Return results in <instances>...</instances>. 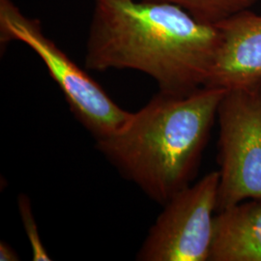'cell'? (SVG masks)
<instances>
[{"label": "cell", "instance_id": "4", "mask_svg": "<svg viewBox=\"0 0 261 261\" xmlns=\"http://www.w3.org/2000/svg\"><path fill=\"white\" fill-rule=\"evenodd\" d=\"M217 120L219 212L246 199L261 200V77L227 88Z\"/></svg>", "mask_w": 261, "mask_h": 261}, {"label": "cell", "instance_id": "7", "mask_svg": "<svg viewBox=\"0 0 261 261\" xmlns=\"http://www.w3.org/2000/svg\"><path fill=\"white\" fill-rule=\"evenodd\" d=\"M209 260L261 261V200L217 212Z\"/></svg>", "mask_w": 261, "mask_h": 261}, {"label": "cell", "instance_id": "10", "mask_svg": "<svg viewBox=\"0 0 261 261\" xmlns=\"http://www.w3.org/2000/svg\"><path fill=\"white\" fill-rule=\"evenodd\" d=\"M0 260L18 261L19 260V257L10 245L2 241L0 243Z\"/></svg>", "mask_w": 261, "mask_h": 261}, {"label": "cell", "instance_id": "3", "mask_svg": "<svg viewBox=\"0 0 261 261\" xmlns=\"http://www.w3.org/2000/svg\"><path fill=\"white\" fill-rule=\"evenodd\" d=\"M0 41L2 45L21 42L40 57L75 119L95 140L112 135L129 118L130 112L115 103L100 84L46 36L38 19L28 18L12 0H0Z\"/></svg>", "mask_w": 261, "mask_h": 261}, {"label": "cell", "instance_id": "2", "mask_svg": "<svg viewBox=\"0 0 261 261\" xmlns=\"http://www.w3.org/2000/svg\"><path fill=\"white\" fill-rule=\"evenodd\" d=\"M226 89L159 91L96 148L122 175L164 205L196 176Z\"/></svg>", "mask_w": 261, "mask_h": 261}, {"label": "cell", "instance_id": "9", "mask_svg": "<svg viewBox=\"0 0 261 261\" xmlns=\"http://www.w3.org/2000/svg\"><path fill=\"white\" fill-rule=\"evenodd\" d=\"M19 211L23 228L28 236V241L32 251V259L35 261H49L51 257L47 253L46 248L40 238L36 220L32 212L30 199L27 195H19Z\"/></svg>", "mask_w": 261, "mask_h": 261}, {"label": "cell", "instance_id": "1", "mask_svg": "<svg viewBox=\"0 0 261 261\" xmlns=\"http://www.w3.org/2000/svg\"><path fill=\"white\" fill-rule=\"evenodd\" d=\"M222 36L179 6L146 0H95L85 68L134 70L159 91L187 95L205 86Z\"/></svg>", "mask_w": 261, "mask_h": 261}, {"label": "cell", "instance_id": "8", "mask_svg": "<svg viewBox=\"0 0 261 261\" xmlns=\"http://www.w3.org/2000/svg\"><path fill=\"white\" fill-rule=\"evenodd\" d=\"M179 6L196 19L217 24L225 19L249 10L260 0H146Z\"/></svg>", "mask_w": 261, "mask_h": 261}, {"label": "cell", "instance_id": "5", "mask_svg": "<svg viewBox=\"0 0 261 261\" xmlns=\"http://www.w3.org/2000/svg\"><path fill=\"white\" fill-rule=\"evenodd\" d=\"M220 174L212 171L164 204L137 254L141 261H208Z\"/></svg>", "mask_w": 261, "mask_h": 261}, {"label": "cell", "instance_id": "6", "mask_svg": "<svg viewBox=\"0 0 261 261\" xmlns=\"http://www.w3.org/2000/svg\"><path fill=\"white\" fill-rule=\"evenodd\" d=\"M222 36L208 87L230 88L261 77V15L245 10L215 24Z\"/></svg>", "mask_w": 261, "mask_h": 261}]
</instances>
